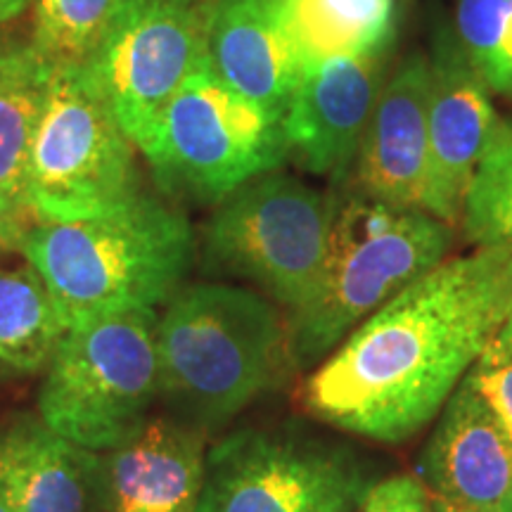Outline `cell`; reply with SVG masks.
Here are the masks:
<instances>
[{
  "label": "cell",
  "mask_w": 512,
  "mask_h": 512,
  "mask_svg": "<svg viewBox=\"0 0 512 512\" xmlns=\"http://www.w3.org/2000/svg\"><path fill=\"white\" fill-rule=\"evenodd\" d=\"M512 309V242L444 259L325 356L306 408L335 430L403 444L437 418Z\"/></svg>",
  "instance_id": "1"
},
{
  "label": "cell",
  "mask_w": 512,
  "mask_h": 512,
  "mask_svg": "<svg viewBox=\"0 0 512 512\" xmlns=\"http://www.w3.org/2000/svg\"><path fill=\"white\" fill-rule=\"evenodd\" d=\"M17 247L72 330L169 304L195 264L197 238L181 209L140 190L93 219L38 221Z\"/></svg>",
  "instance_id": "2"
},
{
  "label": "cell",
  "mask_w": 512,
  "mask_h": 512,
  "mask_svg": "<svg viewBox=\"0 0 512 512\" xmlns=\"http://www.w3.org/2000/svg\"><path fill=\"white\" fill-rule=\"evenodd\" d=\"M159 401L192 430H219L290 361V332L266 294L228 283L183 287L157 318Z\"/></svg>",
  "instance_id": "3"
},
{
  "label": "cell",
  "mask_w": 512,
  "mask_h": 512,
  "mask_svg": "<svg viewBox=\"0 0 512 512\" xmlns=\"http://www.w3.org/2000/svg\"><path fill=\"white\" fill-rule=\"evenodd\" d=\"M451 247L453 226L427 211L358 192L339 200L316 292L287 318L292 366H318L363 320L448 259Z\"/></svg>",
  "instance_id": "4"
},
{
  "label": "cell",
  "mask_w": 512,
  "mask_h": 512,
  "mask_svg": "<svg viewBox=\"0 0 512 512\" xmlns=\"http://www.w3.org/2000/svg\"><path fill=\"white\" fill-rule=\"evenodd\" d=\"M157 311H131L67 330L38 389V418L88 451L124 444L159 401Z\"/></svg>",
  "instance_id": "5"
},
{
  "label": "cell",
  "mask_w": 512,
  "mask_h": 512,
  "mask_svg": "<svg viewBox=\"0 0 512 512\" xmlns=\"http://www.w3.org/2000/svg\"><path fill=\"white\" fill-rule=\"evenodd\" d=\"M339 197L283 169L230 192L204 223L211 268L247 280L273 304L299 311L316 292Z\"/></svg>",
  "instance_id": "6"
},
{
  "label": "cell",
  "mask_w": 512,
  "mask_h": 512,
  "mask_svg": "<svg viewBox=\"0 0 512 512\" xmlns=\"http://www.w3.org/2000/svg\"><path fill=\"white\" fill-rule=\"evenodd\" d=\"M140 152L164 192L202 204H219L290 159L283 121L230 88L207 57L166 102Z\"/></svg>",
  "instance_id": "7"
},
{
  "label": "cell",
  "mask_w": 512,
  "mask_h": 512,
  "mask_svg": "<svg viewBox=\"0 0 512 512\" xmlns=\"http://www.w3.org/2000/svg\"><path fill=\"white\" fill-rule=\"evenodd\" d=\"M136 143L81 64H55L27 162V209L38 221H83L140 192Z\"/></svg>",
  "instance_id": "8"
},
{
  "label": "cell",
  "mask_w": 512,
  "mask_h": 512,
  "mask_svg": "<svg viewBox=\"0 0 512 512\" xmlns=\"http://www.w3.org/2000/svg\"><path fill=\"white\" fill-rule=\"evenodd\" d=\"M375 482L351 446L297 427H252L207 453L195 512H356Z\"/></svg>",
  "instance_id": "9"
},
{
  "label": "cell",
  "mask_w": 512,
  "mask_h": 512,
  "mask_svg": "<svg viewBox=\"0 0 512 512\" xmlns=\"http://www.w3.org/2000/svg\"><path fill=\"white\" fill-rule=\"evenodd\" d=\"M211 0H121L86 74L138 150L181 83L207 57Z\"/></svg>",
  "instance_id": "10"
},
{
  "label": "cell",
  "mask_w": 512,
  "mask_h": 512,
  "mask_svg": "<svg viewBox=\"0 0 512 512\" xmlns=\"http://www.w3.org/2000/svg\"><path fill=\"white\" fill-rule=\"evenodd\" d=\"M430 164L425 211L456 228L479 162L501 131L489 88L465 60L453 31L439 27L430 53Z\"/></svg>",
  "instance_id": "11"
},
{
  "label": "cell",
  "mask_w": 512,
  "mask_h": 512,
  "mask_svg": "<svg viewBox=\"0 0 512 512\" xmlns=\"http://www.w3.org/2000/svg\"><path fill=\"white\" fill-rule=\"evenodd\" d=\"M389 72V55L342 57L306 69L283 114L287 157L306 174L344 181Z\"/></svg>",
  "instance_id": "12"
},
{
  "label": "cell",
  "mask_w": 512,
  "mask_h": 512,
  "mask_svg": "<svg viewBox=\"0 0 512 512\" xmlns=\"http://www.w3.org/2000/svg\"><path fill=\"white\" fill-rule=\"evenodd\" d=\"M437 418L415 465L432 503L503 510L512 491V439L489 403L465 377Z\"/></svg>",
  "instance_id": "13"
},
{
  "label": "cell",
  "mask_w": 512,
  "mask_h": 512,
  "mask_svg": "<svg viewBox=\"0 0 512 512\" xmlns=\"http://www.w3.org/2000/svg\"><path fill=\"white\" fill-rule=\"evenodd\" d=\"M430 55L411 50L384 81L354 174L356 192L394 209L425 211L430 164Z\"/></svg>",
  "instance_id": "14"
},
{
  "label": "cell",
  "mask_w": 512,
  "mask_h": 512,
  "mask_svg": "<svg viewBox=\"0 0 512 512\" xmlns=\"http://www.w3.org/2000/svg\"><path fill=\"white\" fill-rule=\"evenodd\" d=\"M100 463L105 512H195L207 448L202 432L166 415L100 453Z\"/></svg>",
  "instance_id": "15"
},
{
  "label": "cell",
  "mask_w": 512,
  "mask_h": 512,
  "mask_svg": "<svg viewBox=\"0 0 512 512\" xmlns=\"http://www.w3.org/2000/svg\"><path fill=\"white\" fill-rule=\"evenodd\" d=\"M0 479L15 512H105L100 453L55 434L38 415L0 432Z\"/></svg>",
  "instance_id": "16"
},
{
  "label": "cell",
  "mask_w": 512,
  "mask_h": 512,
  "mask_svg": "<svg viewBox=\"0 0 512 512\" xmlns=\"http://www.w3.org/2000/svg\"><path fill=\"white\" fill-rule=\"evenodd\" d=\"M207 60L242 98L283 121L299 67L273 0H211Z\"/></svg>",
  "instance_id": "17"
},
{
  "label": "cell",
  "mask_w": 512,
  "mask_h": 512,
  "mask_svg": "<svg viewBox=\"0 0 512 512\" xmlns=\"http://www.w3.org/2000/svg\"><path fill=\"white\" fill-rule=\"evenodd\" d=\"M299 76L342 57L389 55L399 29L396 0H273Z\"/></svg>",
  "instance_id": "18"
},
{
  "label": "cell",
  "mask_w": 512,
  "mask_h": 512,
  "mask_svg": "<svg viewBox=\"0 0 512 512\" xmlns=\"http://www.w3.org/2000/svg\"><path fill=\"white\" fill-rule=\"evenodd\" d=\"M55 62L34 41H0V195L27 209V162Z\"/></svg>",
  "instance_id": "19"
},
{
  "label": "cell",
  "mask_w": 512,
  "mask_h": 512,
  "mask_svg": "<svg viewBox=\"0 0 512 512\" xmlns=\"http://www.w3.org/2000/svg\"><path fill=\"white\" fill-rule=\"evenodd\" d=\"M64 335L41 275L29 264L0 268V382L46 373Z\"/></svg>",
  "instance_id": "20"
},
{
  "label": "cell",
  "mask_w": 512,
  "mask_h": 512,
  "mask_svg": "<svg viewBox=\"0 0 512 512\" xmlns=\"http://www.w3.org/2000/svg\"><path fill=\"white\" fill-rule=\"evenodd\" d=\"M451 31L489 93L512 98V0H456Z\"/></svg>",
  "instance_id": "21"
},
{
  "label": "cell",
  "mask_w": 512,
  "mask_h": 512,
  "mask_svg": "<svg viewBox=\"0 0 512 512\" xmlns=\"http://www.w3.org/2000/svg\"><path fill=\"white\" fill-rule=\"evenodd\" d=\"M460 226L475 247L512 242V121H503L477 166Z\"/></svg>",
  "instance_id": "22"
},
{
  "label": "cell",
  "mask_w": 512,
  "mask_h": 512,
  "mask_svg": "<svg viewBox=\"0 0 512 512\" xmlns=\"http://www.w3.org/2000/svg\"><path fill=\"white\" fill-rule=\"evenodd\" d=\"M121 0H34L38 50L55 64H86Z\"/></svg>",
  "instance_id": "23"
},
{
  "label": "cell",
  "mask_w": 512,
  "mask_h": 512,
  "mask_svg": "<svg viewBox=\"0 0 512 512\" xmlns=\"http://www.w3.org/2000/svg\"><path fill=\"white\" fill-rule=\"evenodd\" d=\"M467 380L475 384L512 439V328L503 325L467 373Z\"/></svg>",
  "instance_id": "24"
},
{
  "label": "cell",
  "mask_w": 512,
  "mask_h": 512,
  "mask_svg": "<svg viewBox=\"0 0 512 512\" xmlns=\"http://www.w3.org/2000/svg\"><path fill=\"white\" fill-rule=\"evenodd\" d=\"M356 512H432V501L418 477L396 475L377 479Z\"/></svg>",
  "instance_id": "25"
},
{
  "label": "cell",
  "mask_w": 512,
  "mask_h": 512,
  "mask_svg": "<svg viewBox=\"0 0 512 512\" xmlns=\"http://www.w3.org/2000/svg\"><path fill=\"white\" fill-rule=\"evenodd\" d=\"M24 214L19 209L12 207V204L0 195V247L5 245H15L19 238L24 235Z\"/></svg>",
  "instance_id": "26"
},
{
  "label": "cell",
  "mask_w": 512,
  "mask_h": 512,
  "mask_svg": "<svg viewBox=\"0 0 512 512\" xmlns=\"http://www.w3.org/2000/svg\"><path fill=\"white\" fill-rule=\"evenodd\" d=\"M31 5H34V0H0V24L19 17L22 12H27Z\"/></svg>",
  "instance_id": "27"
},
{
  "label": "cell",
  "mask_w": 512,
  "mask_h": 512,
  "mask_svg": "<svg viewBox=\"0 0 512 512\" xmlns=\"http://www.w3.org/2000/svg\"><path fill=\"white\" fill-rule=\"evenodd\" d=\"M0 512H15V508H12V503L8 498V491H5L3 479H0Z\"/></svg>",
  "instance_id": "28"
},
{
  "label": "cell",
  "mask_w": 512,
  "mask_h": 512,
  "mask_svg": "<svg viewBox=\"0 0 512 512\" xmlns=\"http://www.w3.org/2000/svg\"><path fill=\"white\" fill-rule=\"evenodd\" d=\"M432 501V498H430ZM432 512H503V510H458V508H446V505L432 503Z\"/></svg>",
  "instance_id": "29"
},
{
  "label": "cell",
  "mask_w": 512,
  "mask_h": 512,
  "mask_svg": "<svg viewBox=\"0 0 512 512\" xmlns=\"http://www.w3.org/2000/svg\"><path fill=\"white\" fill-rule=\"evenodd\" d=\"M503 512H512V491H510L508 501H505V505H503Z\"/></svg>",
  "instance_id": "30"
},
{
  "label": "cell",
  "mask_w": 512,
  "mask_h": 512,
  "mask_svg": "<svg viewBox=\"0 0 512 512\" xmlns=\"http://www.w3.org/2000/svg\"><path fill=\"white\" fill-rule=\"evenodd\" d=\"M505 325H508V328H512V309H510V316H508V320H505Z\"/></svg>",
  "instance_id": "31"
}]
</instances>
